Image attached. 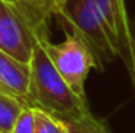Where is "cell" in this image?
I'll list each match as a JSON object with an SVG mask.
<instances>
[{"label": "cell", "mask_w": 135, "mask_h": 133, "mask_svg": "<svg viewBox=\"0 0 135 133\" xmlns=\"http://www.w3.org/2000/svg\"><path fill=\"white\" fill-rule=\"evenodd\" d=\"M29 66L30 79L26 97L29 107H39L62 122L75 119L89 110L86 100L73 93L55 69L40 42L35 46Z\"/></svg>", "instance_id": "6da1fadb"}, {"label": "cell", "mask_w": 135, "mask_h": 133, "mask_svg": "<svg viewBox=\"0 0 135 133\" xmlns=\"http://www.w3.org/2000/svg\"><path fill=\"white\" fill-rule=\"evenodd\" d=\"M50 14L45 0H0V50L29 63Z\"/></svg>", "instance_id": "7a4b0ae2"}, {"label": "cell", "mask_w": 135, "mask_h": 133, "mask_svg": "<svg viewBox=\"0 0 135 133\" xmlns=\"http://www.w3.org/2000/svg\"><path fill=\"white\" fill-rule=\"evenodd\" d=\"M39 42L43 46L47 57L50 59L62 79L68 86L81 99L86 100L85 96V80L92 69L102 70L104 65L88 40L79 33L75 27L70 26L62 42L53 43L49 40L47 31L40 34Z\"/></svg>", "instance_id": "3957f363"}, {"label": "cell", "mask_w": 135, "mask_h": 133, "mask_svg": "<svg viewBox=\"0 0 135 133\" xmlns=\"http://www.w3.org/2000/svg\"><path fill=\"white\" fill-rule=\"evenodd\" d=\"M56 16L62 17L88 40L102 65L121 56L122 52L115 46L107 24L92 0H68Z\"/></svg>", "instance_id": "277c9868"}, {"label": "cell", "mask_w": 135, "mask_h": 133, "mask_svg": "<svg viewBox=\"0 0 135 133\" xmlns=\"http://www.w3.org/2000/svg\"><path fill=\"white\" fill-rule=\"evenodd\" d=\"M29 79H30L29 63L20 62L0 50V92H4L23 100V103L27 106L26 97L29 90Z\"/></svg>", "instance_id": "5b68a950"}, {"label": "cell", "mask_w": 135, "mask_h": 133, "mask_svg": "<svg viewBox=\"0 0 135 133\" xmlns=\"http://www.w3.org/2000/svg\"><path fill=\"white\" fill-rule=\"evenodd\" d=\"M92 2L107 24L115 46L122 52L125 49V31L129 26L125 2L124 0H92Z\"/></svg>", "instance_id": "8992f818"}, {"label": "cell", "mask_w": 135, "mask_h": 133, "mask_svg": "<svg viewBox=\"0 0 135 133\" xmlns=\"http://www.w3.org/2000/svg\"><path fill=\"white\" fill-rule=\"evenodd\" d=\"M25 107L27 106L23 100L0 92V133H12L16 120Z\"/></svg>", "instance_id": "52a82bcc"}, {"label": "cell", "mask_w": 135, "mask_h": 133, "mask_svg": "<svg viewBox=\"0 0 135 133\" xmlns=\"http://www.w3.org/2000/svg\"><path fill=\"white\" fill-rule=\"evenodd\" d=\"M63 125L68 133H111L104 123L92 116L89 110L75 119L65 120Z\"/></svg>", "instance_id": "ba28073f"}, {"label": "cell", "mask_w": 135, "mask_h": 133, "mask_svg": "<svg viewBox=\"0 0 135 133\" xmlns=\"http://www.w3.org/2000/svg\"><path fill=\"white\" fill-rule=\"evenodd\" d=\"M33 112V133H68L62 120L39 107H32Z\"/></svg>", "instance_id": "9c48e42d"}, {"label": "cell", "mask_w": 135, "mask_h": 133, "mask_svg": "<svg viewBox=\"0 0 135 133\" xmlns=\"http://www.w3.org/2000/svg\"><path fill=\"white\" fill-rule=\"evenodd\" d=\"M125 49H127L125 63L128 66V72H129V76L135 87V31L131 24L127 27V31H125Z\"/></svg>", "instance_id": "30bf717a"}, {"label": "cell", "mask_w": 135, "mask_h": 133, "mask_svg": "<svg viewBox=\"0 0 135 133\" xmlns=\"http://www.w3.org/2000/svg\"><path fill=\"white\" fill-rule=\"evenodd\" d=\"M12 133H33V112L32 107H25L19 115Z\"/></svg>", "instance_id": "8fae6325"}, {"label": "cell", "mask_w": 135, "mask_h": 133, "mask_svg": "<svg viewBox=\"0 0 135 133\" xmlns=\"http://www.w3.org/2000/svg\"><path fill=\"white\" fill-rule=\"evenodd\" d=\"M66 2H68V0H45L47 9H49V12L52 14H57V13H59V10L65 6Z\"/></svg>", "instance_id": "7c38bea8"}, {"label": "cell", "mask_w": 135, "mask_h": 133, "mask_svg": "<svg viewBox=\"0 0 135 133\" xmlns=\"http://www.w3.org/2000/svg\"><path fill=\"white\" fill-rule=\"evenodd\" d=\"M132 27H134V31H135V19H134V24H132Z\"/></svg>", "instance_id": "4fadbf2b"}]
</instances>
